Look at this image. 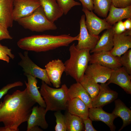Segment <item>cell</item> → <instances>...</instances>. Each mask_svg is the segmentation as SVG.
I'll return each instance as SVG.
<instances>
[{
	"mask_svg": "<svg viewBox=\"0 0 131 131\" xmlns=\"http://www.w3.org/2000/svg\"><path fill=\"white\" fill-rule=\"evenodd\" d=\"M2 103L0 108V122L14 131H18L19 126L27 121L36 103L31 99L26 88L6 95Z\"/></svg>",
	"mask_w": 131,
	"mask_h": 131,
	"instance_id": "6da1fadb",
	"label": "cell"
},
{
	"mask_svg": "<svg viewBox=\"0 0 131 131\" xmlns=\"http://www.w3.org/2000/svg\"><path fill=\"white\" fill-rule=\"evenodd\" d=\"M78 38L79 35L74 37L66 34L35 35L20 39L17 44L20 48L26 51L41 52L68 46L73 41H78Z\"/></svg>",
	"mask_w": 131,
	"mask_h": 131,
	"instance_id": "7a4b0ae2",
	"label": "cell"
},
{
	"mask_svg": "<svg viewBox=\"0 0 131 131\" xmlns=\"http://www.w3.org/2000/svg\"><path fill=\"white\" fill-rule=\"evenodd\" d=\"M69 51L70 57L64 63V72L66 75L70 76L77 82H80L89 63L90 50L87 49H78L74 43L70 47Z\"/></svg>",
	"mask_w": 131,
	"mask_h": 131,
	"instance_id": "3957f363",
	"label": "cell"
},
{
	"mask_svg": "<svg viewBox=\"0 0 131 131\" xmlns=\"http://www.w3.org/2000/svg\"><path fill=\"white\" fill-rule=\"evenodd\" d=\"M68 88L64 84L60 88H53L42 81L40 93L46 105L45 112L57 111L66 109L70 99L67 93Z\"/></svg>",
	"mask_w": 131,
	"mask_h": 131,
	"instance_id": "277c9868",
	"label": "cell"
},
{
	"mask_svg": "<svg viewBox=\"0 0 131 131\" xmlns=\"http://www.w3.org/2000/svg\"><path fill=\"white\" fill-rule=\"evenodd\" d=\"M17 22L24 28L32 31L42 32L57 28L54 23L48 19L41 6L30 15L21 18Z\"/></svg>",
	"mask_w": 131,
	"mask_h": 131,
	"instance_id": "5b68a950",
	"label": "cell"
},
{
	"mask_svg": "<svg viewBox=\"0 0 131 131\" xmlns=\"http://www.w3.org/2000/svg\"><path fill=\"white\" fill-rule=\"evenodd\" d=\"M18 54L21 59L18 64L22 68L24 74L31 75L41 80L48 85L51 86L45 69L39 67L31 60L28 56V51H24L23 54L19 52Z\"/></svg>",
	"mask_w": 131,
	"mask_h": 131,
	"instance_id": "8992f818",
	"label": "cell"
},
{
	"mask_svg": "<svg viewBox=\"0 0 131 131\" xmlns=\"http://www.w3.org/2000/svg\"><path fill=\"white\" fill-rule=\"evenodd\" d=\"M82 11L85 13L86 20L85 24L89 33L98 36L99 33L105 30L111 28L112 26L109 24L105 19H101L98 17L93 12L84 8Z\"/></svg>",
	"mask_w": 131,
	"mask_h": 131,
	"instance_id": "52a82bcc",
	"label": "cell"
},
{
	"mask_svg": "<svg viewBox=\"0 0 131 131\" xmlns=\"http://www.w3.org/2000/svg\"><path fill=\"white\" fill-rule=\"evenodd\" d=\"M40 6L38 0H14V20L17 21L21 18L30 15Z\"/></svg>",
	"mask_w": 131,
	"mask_h": 131,
	"instance_id": "ba28073f",
	"label": "cell"
},
{
	"mask_svg": "<svg viewBox=\"0 0 131 131\" xmlns=\"http://www.w3.org/2000/svg\"><path fill=\"white\" fill-rule=\"evenodd\" d=\"M85 16L82 15L80 21V32L77 44L76 47L79 49H87L90 50L95 47L98 41V36L92 35L89 32L85 24Z\"/></svg>",
	"mask_w": 131,
	"mask_h": 131,
	"instance_id": "9c48e42d",
	"label": "cell"
},
{
	"mask_svg": "<svg viewBox=\"0 0 131 131\" xmlns=\"http://www.w3.org/2000/svg\"><path fill=\"white\" fill-rule=\"evenodd\" d=\"M89 63H96L115 70L122 66L119 57L115 56L110 51H101L90 55Z\"/></svg>",
	"mask_w": 131,
	"mask_h": 131,
	"instance_id": "30bf717a",
	"label": "cell"
},
{
	"mask_svg": "<svg viewBox=\"0 0 131 131\" xmlns=\"http://www.w3.org/2000/svg\"><path fill=\"white\" fill-rule=\"evenodd\" d=\"M45 67L51 83L56 88H59L61 83L62 75L65 70L64 63L58 59L53 60L47 63Z\"/></svg>",
	"mask_w": 131,
	"mask_h": 131,
	"instance_id": "8fae6325",
	"label": "cell"
},
{
	"mask_svg": "<svg viewBox=\"0 0 131 131\" xmlns=\"http://www.w3.org/2000/svg\"><path fill=\"white\" fill-rule=\"evenodd\" d=\"M131 75L122 66L114 70L106 84L108 85L111 83L116 84L121 87L127 93L131 94Z\"/></svg>",
	"mask_w": 131,
	"mask_h": 131,
	"instance_id": "7c38bea8",
	"label": "cell"
},
{
	"mask_svg": "<svg viewBox=\"0 0 131 131\" xmlns=\"http://www.w3.org/2000/svg\"><path fill=\"white\" fill-rule=\"evenodd\" d=\"M100 85L98 94L92 101L93 107L102 108L114 101L118 97V93L111 89L106 83H101Z\"/></svg>",
	"mask_w": 131,
	"mask_h": 131,
	"instance_id": "4fadbf2b",
	"label": "cell"
},
{
	"mask_svg": "<svg viewBox=\"0 0 131 131\" xmlns=\"http://www.w3.org/2000/svg\"><path fill=\"white\" fill-rule=\"evenodd\" d=\"M114 70L98 64L93 63L88 65L84 74L97 83H104L109 79Z\"/></svg>",
	"mask_w": 131,
	"mask_h": 131,
	"instance_id": "5bb4252c",
	"label": "cell"
},
{
	"mask_svg": "<svg viewBox=\"0 0 131 131\" xmlns=\"http://www.w3.org/2000/svg\"><path fill=\"white\" fill-rule=\"evenodd\" d=\"M45 108L40 106H33L27 121V131L33 127L38 126L45 129L49 126L45 119Z\"/></svg>",
	"mask_w": 131,
	"mask_h": 131,
	"instance_id": "9a60e30c",
	"label": "cell"
},
{
	"mask_svg": "<svg viewBox=\"0 0 131 131\" xmlns=\"http://www.w3.org/2000/svg\"><path fill=\"white\" fill-rule=\"evenodd\" d=\"M113 46L110 51L114 56L120 57L131 48V35H127L124 32L114 34Z\"/></svg>",
	"mask_w": 131,
	"mask_h": 131,
	"instance_id": "2e32d148",
	"label": "cell"
},
{
	"mask_svg": "<svg viewBox=\"0 0 131 131\" xmlns=\"http://www.w3.org/2000/svg\"><path fill=\"white\" fill-rule=\"evenodd\" d=\"M102 107H93L89 108V117L92 121H101L109 128L111 131H115L116 127L113 122L117 117L113 113L104 111Z\"/></svg>",
	"mask_w": 131,
	"mask_h": 131,
	"instance_id": "e0dca14e",
	"label": "cell"
},
{
	"mask_svg": "<svg viewBox=\"0 0 131 131\" xmlns=\"http://www.w3.org/2000/svg\"><path fill=\"white\" fill-rule=\"evenodd\" d=\"M48 19L54 23L64 14L63 11L56 0H38Z\"/></svg>",
	"mask_w": 131,
	"mask_h": 131,
	"instance_id": "ac0fdd59",
	"label": "cell"
},
{
	"mask_svg": "<svg viewBox=\"0 0 131 131\" xmlns=\"http://www.w3.org/2000/svg\"><path fill=\"white\" fill-rule=\"evenodd\" d=\"M14 0H2L0 2V23L7 28L12 27L14 21L13 16Z\"/></svg>",
	"mask_w": 131,
	"mask_h": 131,
	"instance_id": "d6986e66",
	"label": "cell"
},
{
	"mask_svg": "<svg viewBox=\"0 0 131 131\" xmlns=\"http://www.w3.org/2000/svg\"><path fill=\"white\" fill-rule=\"evenodd\" d=\"M66 109L68 112L77 116L83 120L89 117V108L81 100L78 98L70 99L68 102Z\"/></svg>",
	"mask_w": 131,
	"mask_h": 131,
	"instance_id": "ffe728a7",
	"label": "cell"
},
{
	"mask_svg": "<svg viewBox=\"0 0 131 131\" xmlns=\"http://www.w3.org/2000/svg\"><path fill=\"white\" fill-rule=\"evenodd\" d=\"M25 75L27 79V82L25 81V83L28 94L33 101L40 106L45 108V103L37 86L38 81L36 78L29 74Z\"/></svg>",
	"mask_w": 131,
	"mask_h": 131,
	"instance_id": "44dd1931",
	"label": "cell"
},
{
	"mask_svg": "<svg viewBox=\"0 0 131 131\" xmlns=\"http://www.w3.org/2000/svg\"><path fill=\"white\" fill-rule=\"evenodd\" d=\"M109 12L108 15L105 19L112 26L123 19H131V6L120 8L116 7L112 5Z\"/></svg>",
	"mask_w": 131,
	"mask_h": 131,
	"instance_id": "7402d4cb",
	"label": "cell"
},
{
	"mask_svg": "<svg viewBox=\"0 0 131 131\" xmlns=\"http://www.w3.org/2000/svg\"><path fill=\"white\" fill-rule=\"evenodd\" d=\"M114 33L112 27L106 30L102 34L94 48L90 51L93 53L101 51H110L113 46Z\"/></svg>",
	"mask_w": 131,
	"mask_h": 131,
	"instance_id": "603a6c76",
	"label": "cell"
},
{
	"mask_svg": "<svg viewBox=\"0 0 131 131\" xmlns=\"http://www.w3.org/2000/svg\"><path fill=\"white\" fill-rule=\"evenodd\" d=\"M67 93L70 99L78 98L81 100L89 108L92 107V100L89 94L80 82H76L68 88Z\"/></svg>",
	"mask_w": 131,
	"mask_h": 131,
	"instance_id": "cb8c5ba5",
	"label": "cell"
},
{
	"mask_svg": "<svg viewBox=\"0 0 131 131\" xmlns=\"http://www.w3.org/2000/svg\"><path fill=\"white\" fill-rule=\"evenodd\" d=\"M115 107L112 113L122 119L123 124L118 130L120 131L131 123V110L120 99L115 101Z\"/></svg>",
	"mask_w": 131,
	"mask_h": 131,
	"instance_id": "d4e9b609",
	"label": "cell"
},
{
	"mask_svg": "<svg viewBox=\"0 0 131 131\" xmlns=\"http://www.w3.org/2000/svg\"><path fill=\"white\" fill-rule=\"evenodd\" d=\"M67 131H82L84 130L83 120L81 117L67 112L64 115Z\"/></svg>",
	"mask_w": 131,
	"mask_h": 131,
	"instance_id": "484cf974",
	"label": "cell"
},
{
	"mask_svg": "<svg viewBox=\"0 0 131 131\" xmlns=\"http://www.w3.org/2000/svg\"><path fill=\"white\" fill-rule=\"evenodd\" d=\"M80 83L89 94L92 100L98 94L100 85L91 78L84 74Z\"/></svg>",
	"mask_w": 131,
	"mask_h": 131,
	"instance_id": "4316f807",
	"label": "cell"
},
{
	"mask_svg": "<svg viewBox=\"0 0 131 131\" xmlns=\"http://www.w3.org/2000/svg\"><path fill=\"white\" fill-rule=\"evenodd\" d=\"M93 0L94 12L100 16L106 17L112 5L111 0Z\"/></svg>",
	"mask_w": 131,
	"mask_h": 131,
	"instance_id": "83f0119b",
	"label": "cell"
},
{
	"mask_svg": "<svg viewBox=\"0 0 131 131\" xmlns=\"http://www.w3.org/2000/svg\"><path fill=\"white\" fill-rule=\"evenodd\" d=\"M122 66L130 75H131V49H129L119 57Z\"/></svg>",
	"mask_w": 131,
	"mask_h": 131,
	"instance_id": "f1b7e54d",
	"label": "cell"
},
{
	"mask_svg": "<svg viewBox=\"0 0 131 131\" xmlns=\"http://www.w3.org/2000/svg\"><path fill=\"white\" fill-rule=\"evenodd\" d=\"M62 9L65 15H66L70 10L75 6L81 5L79 2L74 0H56Z\"/></svg>",
	"mask_w": 131,
	"mask_h": 131,
	"instance_id": "f546056e",
	"label": "cell"
},
{
	"mask_svg": "<svg viewBox=\"0 0 131 131\" xmlns=\"http://www.w3.org/2000/svg\"><path fill=\"white\" fill-rule=\"evenodd\" d=\"M56 118V124L55 128L56 131H66V127L64 115L60 111H56L54 114Z\"/></svg>",
	"mask_w": 131,
	"mask_h": 131,
	"instance_id": "4dcf8cb0",
	"label": "cell"
},
{
	"mask_svg": "<svg viewBox=\"0 0 131 131\" xmlns=\"http://www.w3.org/2000/svg\"><path fill=\"white\" fill-rule=\"evenodd\" d=\"M10 49L0 43V60L9 63L10 58L13 59L15 58V56L12 53Z\"/></svg>",
	"mask_w": 131,
	"mask_h": 131,
	"instance_id": "1f68e13d",
	"label": "cell"
},
{
	"mask_svg": "<svg viewBox=\"0 0 131 131\" xmlns=\"http://www.w3.org/2000/svg\"><path fill=\"white\" fill-rule=\"evenodd\" d=\"M23 84V83L21 82L18 81L8 84L3 87L0 90V99L7 94L10 89L16 87L22 86Z\"/></svg>",
	"mask_w": 131,
	"mask_h": 131,
	"instance_id": "d6a6232c",
	"label": "cell"
},
{
	"mask_svg": "<svg viewBox=\"0 0 131 131\" xmlns=\"http://www.w3.org/2000/svg\"><path fill=\"white\" fill-rule=\"evenodd\" d=\"M112 5L120 8H125L131 6V0H111Z\"/></svg>",
	"mask_w": 131,
	"mask_h": 131,
	"instance_id": "836d02e7",
	"label": "cell"
},
{
	"mask_svg": "<svg viewBox=\"0 0 131 131\" xmlns=\"http://www.w3.org/2000/svg\"><path fill=\"white\" fill-rule=\"evenodd\" d=\"M117 22L112 27L114 34H120L124 33L126 30L123 22L122 20Z\"/></svg>",
	"mask_w": 131,
	"mask_h": 131,
	"instance_id": "e575fe53",
	"label": "cell"
},
{
	"mask_svg": "<svg viewBox=\"0 0 131 131\" xmlns=\"http://www.w3.org/2000/svg\"><path fill=\"white\" fill-rule=\"evenodd\" d=\"M8 28L0 23V41L4 39H12Z\"/></svg>",
	"mask_w": 131,
	"mask_h": 131,
	"instance_id": "d590c367",
	"label": "cell"
},
{
	"mask_svg": "<svg viewBox=\"0 0 131 131\" xmlns=\"http://www.w3.org/2000/svg\"><path fill=\"white\" fill-rule=\"evenodd\" d=\"M85 131H97L92 125V120L89 117L83 120Z\"/></svg>",
	"mask_w": 131,
	"mask_h": 131,
	"instance_id": "8d00e7d4",
	"label": "cell"
},
{
	"mask_svg": "<svg viewBox=\"0 0 131 131\" xmlns=\"http://www.w3.org/2000/svg\"><path fill=\"white\" fill-rule=\"evenodd\" d=\"M78 0L81 3L83 8H85L90 11H92L93 10L94 6L93 0Z\"/></svg>",
	"mask_w": 131,
	"mask_h": 131,
	"instance_id": "74e56055",
	"label": "cell"
},
{
	"mask_svg": "<svg viewBox=\"0 0 131 131\" xmlns=\"http://www.w3.org/2000/svg\"><path fill=\"white\" fill-rule=\"evenodd\" d=\"M123 23L126 30L131 29V19H127Z\"/></svg>",
	"mask_w": 131,
	"mask_h": 131,
	"instance_id": "f35d334b",
	"label": "cell"
},
{
	"mask_svg": "<svg viewBox=\"0 0 131 131\" xmlns=\"http://www.w3.org/2000/svg\"><path fill=\"white\" fill-rule=\"evenodd\" d=\"M0 131H14L9 127L4 126L0 127Z\"/></svg>",
	"mask_w": 131,
	"mask_h": 131,
	"instance_id": "ab89813d",
	"label": "cell"
},
{
	"mask_svg": "<svg viewBox=\"0 0 131 131\" xmlns=\"http://www.w3.org/2000/svg\"><path fill=\"white\" fill-rule=\"evenodd\" d=\"M42 130L38 126H34L30 129L29 131H41Z\"/></svg>",
	"mask_w": 131,
	"mask_h": 131,
	"instance_id": "60d3db41",
	"label": "cell"
},
{
	"mask_svg": "<svg viewBox=\"0 0 131 131\" xmlns=\"http://www.w3.org/2000/svg\"><path fill=\"white\" fill-rule=\"evenodd\" d=\"M124 33L126 35H131V29L126 30Z\"/></svg>",
	"mask_w": 131,
	"mask_h": 131,
	"instance_id": "b9f144b4",
	"label": "cell"
},
{
	"mask_svg": "<svg viewBox=\"0 0 131 131\" xmlns=\"http://www.w3.org/2000/svg\"><path fill=\"white\" fill-rule=\"evenodd\" d=\"M2 103H3L1 101L0 103V108L1 107V106H2Z\"/></svg>",
	"mask_w": 131,
	"mask_h": 131,
	"instance_id": "7bdbcfd3",
	"label": "cell"
},
{
	"mask_svg": "<svg viewBox=\"0 0 131 131\" xmlns=\"http://www.w3.org/2000/svg\"><path fill=\"white\" fill-rule=\"evenodd\" d=\"M2 0H0V2H1Z\"/></svg>",
	"mask_w": 131,
	"mask_h": 131,
	"instance_id": "ee69618b",
	"label": "cell"
}]
</instances>
